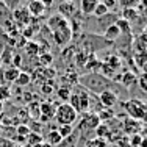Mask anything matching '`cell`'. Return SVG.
Segmentation results:
<instances>
[{"label": "cell", "mask_w": 147, "mask_h": 147, "mask_svg": "<svg viewBox=\"0 0 147 147\" xmlns=\"http://www.w3.org/2000/svg\"><path fill=\"white\" fill-rule=\"evenodd\" d=\"M47 28L52 31V39L58 47H67L69 42L72 41L74 31L71 20L63 17L61 14H53L47 20Z\"/></svg>", "instance_id": "6da1fadb"}, {"label": "cell", "mask_w": 147, "mask_h": 147, "mask_svg": "<svg viewBox=\"0 0 147 147\" xmlns=\"http://www.w3.org/2000/svg\"><path fill=\"white\" fill-rule=\"evenodd\" d=\"M78 85L83 86L88 92H94L99 96L100 92H103L105 89H110V86L113 85V82L108 78H105L103 75H100L99 72H91L88 75H83L78 78Z\"/></svg>", "instance_id": "7a4b0ae2"}, {"label": "cell", "mask_w": 147, "mask_h": 147, "mask_svg": "<svg viewBox=\"0 0 147 147\" xmlns=\"http://www.w3.org/2000/svg\"><path fill=\"white\" fill-rule=\"evenodd\" d=\"M67 103L77 111V114L89 113V110H91V92H88V91L80 85L74 86V89H71V96H69Z\"/></svg>", "instance_id": "3957f363"}, {"label": "cell", "mask_w": 147, "mask_h": 147, "mask_svg": "<svg viewBox=\"0 0 147 147\" xmlns=\"http://www.w3.org/2000/svg\"><path fill=\"white\" fill-rule=\"evenodd\" d=\"M53 119L59 125H72L78 119V114L69 103H59L57 105V111H55Z\"/></svg>", "instance_id": "277c9868"}, {"label": "cell", "mask_w": 147, "mask_h": 147, "mask_svg": "<svg viewBox=\"0 0 147 147\" xmlns=\"http://www.w3.org/2000/svg\"><path fill=\"white\" fill-rule=\"evenodd\" d=\"M124 108L127 111L128 117L141 121L142 116L147 113V100H139V99H131L127 103H124Z\"/></svg>", "instance_id": "5b68a950"}, {"label": "cell", "mask_w": 147, "mask_h": 147, "mask_svg": "<svg viewBox=\"0 0 147 147\" xmlns=\"http://www.w3.org/2000/svg\"><path fill=\"white\" fill-rule=\"evenodd\" d=\"M100 124L99 117L96 113H85L82 114L78 122V127H77V133H85V131H94L96 127Z\"/></svg>", "instance_id": "8992f818"}, {"label": "cell", "mask_w": 147, "mask_h": 147, "mask_svg": "<svg viewBox=\"0 0 147 147\" xmlns=\"http://www.w3.org/2000/svg\"><path fill=\"white\" fill-rule=\"evenodd\" d=\"M11 19H13V22L16 24L17 28L22 30V28H25V27L30 24L31 16H30L28 9H27L25 6H17V8H14L11 11Z\"/></svg>", "instance_id": "52a82bcc"}, {"label": "cell", "mask_w": 147, "mask_h": 147, "mask_svg": "<svg viewBox=\"0 0 147 147\" xmlns=\"http://www.w3.org/2000/svg\"><path fill=\"white\" fill-rule=\"evenodd\" d=\"M55 111H57V105L52 100H42L39 102V122H50L55 117Z\"/></svg>", "instance_id": "ba28073f"}, {"label": "cell", "mask_w": 147, "mask_h": 147, "mask_svg": "<svg viewBox=\"0 0 147 147\" xmlns=\"http://www.w3.org/2000/svg\"><path fill=\"white\" fill-rule=\"evenodd\" d=\"M99 100L102 108H111L113 110V107L117 103V94L113 89H105L103 92L99 94Z\"/></svg>", "instance_id": "9c48e42d"}, {"label": "cell", "mask_w": 147, "mask_h": 147, "mask_svg": "<svg viewBox=\"0 0 147 147\" xmlns=\"http://www.w3.org/2000/svg\"><path fill=\"white\" fill-rule=\"evenodd\" d=\"M25 8L28 9V13H30L31 17H38V19H39V17L45 13V9H47L42 5V2H39V0H31V2H27Z\"/></svg>", "instance_id": "30bf717a"}, {"label": "cell", "mask_w": 147, "mask_h": 147, "mask_svg": "<svg viewBox=\"0 0 147 147\" xmlns=\"http://www.w3.org/2000/svg\"><path fill=\"white\" fill-rule=\"evenodd\" d=\"M100 0H78V9L85 16H92L94 8L97 6Z\"/></svg>", "instance_id": "8fae6325"}, {"label": "cell", "mask_w": 147, "mask_h": 147, "mask_svg": "<svg viewBox=\"0 0 147 147\" xmlns=\"http://www.w3.org/2000/svg\"><path fill=\"white\" fill-rule=\"evenodd\" d=\"M24 52H25V55L28 58H38L41 55V49H39V42H36V41H27L25 45H24Z\"/></svg>", "instance_id": "7c38bea8"}, {"label": "cell", "mask_w": 147, "mask_h": 147, "mask_svg": "<svg viewBox=\"0 0 147 147\" xmlns=\"http://www.w3.org/2000/svg\"><path fill=\"white\" fill-rule=\"evenodd\" d=\"M124 131L127 133V135H138L139 131H141V122L136 121V119H131V117H127L124 121Z\"/></svg>", "instance_id": "4fadbf2b"}, {"label": "cell", "mask_w": 147, "mask_h": 147, "mask_svg": "<svg viewBox=\"0 0 147 147\" xmlns=\"http://www.w3.org/2000/svg\"><path fill=\"white\" fill-rule=\"evenodd\" d=\"M141 17V11L138 8H122V13H121V19L127 20V22H135Z\"/></svg>", "instance_id": "5bb4252c"}, {"label": "cell", "mask_w": 147, "mask_h": 147, "mask_svg": "<svg viewBox=\"0 0 147 147\" xmlns=\"http://www.w3.org/2000/svg\"><path fill=\"white\" fill-rule=\"evenodd\" d=\"M19 72H20V69L14 67V66H9V67H6L5 71H2V69H0V77L3 75V80H5L6 83H13V82H16Z\"/></svg>", "instance_id": "9a60e30c"}, {"label": "cell", "mask_w": 147, "mask_h": 147, "mask_svg": "<svg viewBox=\"0 0 147 147\" xmlns=\"http://www.w3.org/2000/svg\"><path fill=\"white\" fill-rule=\"evenodd\" d=\"M58 14H61L63 17H71L74 14V11H75V5H74L72 2H69V0H66V2H63L61 5L58 6Z\"/></svg>", "instance_id": "2e32d148"}, {"label": "cell", "mask_w": 147, "mask_h": 147, "mask_svg": "<svg viewBox=\"0 0 147 147\" xmlns=\"http://www.w3.org/2000/svg\"><path fill=\"white\" fill-rule=\"evenodd\" d=\"M45 142H49L52 147H57L61 144V141H63V138L59 136V133L57 131V128H52L50 131L47 133V136H45V139H44Z\"/></svg>", "instance_id": "e0dca14e"}, {"label": "cell", "mask_w": 147, "mask_h": 147, "mask_svg": "<svg viewBox=\"0 0 147 147\" xmlns=\"http://www.w3.org/2000/svg\"><path fill=\"white\" fill-rule=\"evenodd\" d=\"M103 36L107 38L110 42H114L116 39H119V36H121V31H119V28L116 27V24H113V25L107 27L103 31Z\"/></svg>", "instance_id": "ac0fdd59"}, {"label": "cell", "mask_w": 147, "mask_h": 147, "mask_svg": "<svg viewBox=\"0 0 147 147\" xmlns=\"http://www.w3.org/2000/svg\"><path fill=\"white\" fill-rule=\"evenodd\" d=\"M8 20H13L11 19V9L0 0V25L3 27Z\"/></svg>", "instance_id": "d6986e66"}, {"label": "cell", "mask_w": 147, "mask_h": 147, "mask_svg": "<svg viewBox=\"0 0 147 147\" xmlns=\"http://www.w3.org/2000/svg\"><path fill=\"white\" fill-rule=\"evenodd\" d=\"M116 27L119 28V31H121V34H125V36H128V38L131 36V24L130 22H127V20L119 17L116 20Z\"/></svg>", "instance_id": "ffe728a7"}, {"label": "cell", "mask_w": 147, "mask_h": 147, "mask_svg": "<svg viewBox=\"0 0 147 147\" xmlns=\"http://www.w3.org/2000/svg\"><path fill=\"white\" fill-rule=\"evenodd\" d=\"M31 80H33V75H31L30 72L20 71L19 75H17V78H16V83L19 86H28L30 83H31Z\"/></svg>", "instance_id": "44dd1931"}, {"label": "cell", "mask_w": 147, "mask_h": 147, "mask_svg": "<svg viewBox=\"0 0 147 147\" xmlns=\"http://www.w3.org/2000/svg\"><path fill=\"white\" fill-rule=\"evenodd\" d=\"M119 82L122 83V86H125V88H130V86L133 85V83L136 82V75L133 72H124V74H121V80Z\"/></svg>", "instance_id": "7402d4cb"}, {"label": "cell", "mask_w": 147, "mask_h": 147, "mask_svg": "<svg viewBox=\"0 0 147 147\" xmlns=\"http://www.w3.org/2000/svg\"><path fill=\"white\" fill-rule=\"evenodd\" d=\"M53 55L50 53V52H44V53H41L39 57H38V63H39L42 67H50L52 64H53Z\"/></svg>", "instance_id": "603a6c76"}, {"label": "cell", "mask_w": 147, "mask_h": 147, "mask_svg": "<svg viewBox=\"0 0 147 147\" xmlns=\"http://www.w3.org/2000/svg\"><path fill=\"white\" fill-rule=\"evenodd\" d=\"M100 64H102V61H99V59L94 57V55H88V59H86L85 67L89 69V71L97 72V71H100Z\"/></svg>", "instance_id": "cb8c5ba5"}, {"label": "cell", "mask_w": 147, "mask_h": 147, "mask_svg": "<svg viewBox=\"0 0 147 147\" xmlns=\"http://www.w3.org/2000/svg\"><path fill=\"white\" fill-rule=\"evenodd\" d=\"M42 141H44L42 135H41V133H34V131H30V135L27 136V139H25V142H27L30 147H34V146L41 144Z\"/></svg>", "instance_id": "d4e9b609"}, {"label": "cell", "mask_w": 147, "mask_h": 147, "mask_svg": "<svg viewBox=\"0 0 147 147\" xmlns=\"http://www.w3.org/2000/svg\"><path fill=\"white\" fill-rule=\"evenodd\" d=\"M85 147H110V144H108L107 139L96 138V136H94V138H91L85 142Z\"/></svg>", "instance_id": "484cf974"}, {"label": "cell", "mask_w": 147, "mask_h": 147, "mask_svg": "<svg viewBox=\"0 0 147 147\" xmlns=\"http://www.w3.org/2000/svg\"><path fill=\"white\" fill-rule=\"evenodd\" d=\"M97 117H99V121H111V119L114 117V111L111 110V108H102V110L97 111Z\"/></svg>", "instance_id": "4316f807"}, {"label": "cell", "mask_w": 147, "mask_h": 147, "mask_svg": "<svg viewBox=\"0 0 147 147\" xmlns=\"http://www.w3.org/2000/svg\"><path fill=\"white\" fill-rule=\"evenodd\" d=\"M136 50H147V33H141L135 41V52Z\"/></svg>", "instance_id": "83f0119b"}, {"label": "cell", "mask_w": 147, "mask_h": 147, "mask_svg": "<svg viewBox=\"0 0 147 147\" xmlns=\"http://www.w3.org/2000/svg\"><path fill=\"white\" fill-rule=\"evenodd\" d=\"M133 61L136 63V66L141 67V66L147 61V50H136L135 57H133Z\"/></svg>", "instance_id": "f1b7e54d"}, {"label": "cell", "mask_w": 147, "mask_h": 147, "mask_svg": "<svg viewBox=\"0 0 147 147\" xmlns=\"http://www.w3.org/2000/svg\"><path fill=\"white\" fill-rule=\"evenodd\" d=\"M57 96H58V99L61 100V103H67L69 96H71V88H66V86H61L59 89H57Z\"/></svg>", "instance_id": "f546056e"}, {"label": "cell", "mask_w": 147, "mask_h": 147, "mask_svg": "<svg viewBox=\"0 0 147 147\" xmlns=\"http://www.w3.org/2000/svg\"><path fill=\"white\" fill-rule=\"evenodd\" d=\"M57 131L59 133V136H61L63 139H66L74 133V125H59L57 128Z\"/></svg>", "instance_id": "4dcf8cb0"}, {"label": "cell", "mask_w": 147, "mask_h": 147, "mask_svg": "<svg viewBox=\"0 0 147 147\" xmlns=\"http://www.w3.org/2000/svg\"><path fill=\"white\" fill-rule=\"evenodd\" d=\"M108 13H110V11H108V8H107V6H105L102 2H99V3H97V6L94 8V13H92V16H96L97 19H100V17L107 16Z\"/></svg>", "instance_id": "1f68e13d"}, {"label": "cell", "mask_w": 147, "mask_h": 147, "mask_svg": "<svg viewBox=\"0 0 147 147\" xmlns=\"http://www.w3.org/2000/svg\"><path fill=\"white\" fill-rule=\"evenodd\" d=\"M9 97H11V89H9V86L6 85H0V102H6V100H9Z\"/></svg>", "instance_id": "d6a6232c"}, {"label": "cell", "mask_w": 147, "mask_h": 147, "mask_svg": "<svg viewBox=\"0 0 147 147\" xmlns=\"http://www.w3.org/2000/svg\"><path fill=\"white\" fill-rule=\"evenodd\" d=\"M139 2L141 0H117V5L122 8H136L139 6Z\"/></svg>", "instance_id": "836d02e7"}, {"label": "cell", "mask_w": 147, "mask_h": 147, "mask_svg": "<svg viewBox=\"0 0 147 147\" xmlns=\"http://www.w3.org/2000/svg\"><path fill=\"white\" fill-rule=\"evenodd\" d=\"M16 135L17 136H22V138H27L30 135V127L25 124H20V125H16Z\"/></svg>", "instance_id": "e575fe53"}, {"label": "cell", "mask_w": 147, "mask_h": 147, "mask_svg": "<svg viewBox=\"0 0 147 147\" xmlns=\"http://www.w3.org/2000/svg\"><path fill=\"white\" fill-rule=\"evenodd\" d=\"M138 85H139V89L142 92H147V74L142 72L141 75L138 77Z\"/></svg>", "instance_id": "d590c367"}, {"label": "cell", "mask_w": 147, "mask_h": 147, "mask_svg": "<svg viewBox=\"0 0 147 147\" xmlns=\"http://www.w3.org/2000/svg\"><path fill=\"white\" fill-rule=\"evenodd\" d=\"M41 92L45 94V96H50L53 92V83H44V85H41Z\"/></svg>", "instance_id": "8d00e7d4"}, {"label": "cell", "mask_w": 147, "mask_h": 147, "mask_svg": "<svg viewBox=\"0 0 147 147\" xmlns=\"http://www.w3.org/2000/svg\"><path fill=\"white\" fill-rule=\"evenodd\" d=\"M100 2H102L103 5L107 6L110 13L113 11V9H116V8H117V2H116V0H100Z\"/></svg>", "instance_id": "74e56055"}, {"label": "cell", "mask_w": 147, "mask_h": 147, "mask_svg": "<svg viewBox=\"0 0 147 147\" xmlns=\"http://www.w3.org/2000/svg\"><path fill=\"white\" fill-rule=\"evenodd\" d=\"M77 66H85L86 64V53L85 52H78V53H77Z\"/></svg>", "instance_id": "f35d334b"}, {"label": "cell", "mask_w": 147, "mask_h": 147, "mask_svg": "<svg viewBox=\"0 0 147 147\" xmlns=\"http://www.w3.org/2000/svg\"><path fill=\"white\" fill-rule=\"evenodd\" d=\"M20 63H22V57H20V55H14V58H13V66L19 69L20 67Z\"/></svg>", "instance_id": "ab89813d"}, {"label": "cell", "mask_w": 147, "mask_h": 147, "mask_svg": "<svg viewBox=\"0 0 147 147\" xmlns=\"http://www.w3.org/2000/svg\"><path fill=\"white\" fill-rule=\"evenodd\" d=\"M39 2H42V5L45 8H49V6H52V3H53V0H39Z\"/></svg>", "instance_id": "60d3db41"}, {"label": "cell", "mask_w": 147, "mask_h": 147, "mask_svg": "<svg viewBox=\"0 0 147 147\" xmlns=\"http://www.w3.org/2000/svg\"><path fill=\"white\" fill-rule=\"evenodd\" d=\"M141 67H142V72H144V74H147V61H146L144 64L141 66Z\"/></svg>", "instance_id": "b9f144b4"}, {"label": "cell", "mask_w": 147, "mask_h": 147, "mask_svg": "<svg viewBox=\"0 0 147 147\" xmlns=\"http://www.w3.org/2000/svg\"><path fill=\"white\" fill-rule=\"evenodd\" d=\"M2 113H3V103L0 102V114H2Z\"/></svg>", "instance_id": "7bdbcfd3"}, {"label": "cell", "mask_w": 147, "mask_h": 147, "mask_svg": "<svg viewBox=\"0 0 147 147\" xmlns=\"http://www.w3.org/2000/svg\"><path fill=\"white\" fill-rule=\"evenodd\" d=\"M9 147H20V146H17V144H14V142H13V144L9 146Z\"/></svg>", "instance_id": "ee69618b"}, {"label": "cell", "mask_w": 147, "mask_h": 147, "mask_svg": "<svg viewBox=\"0 0 147 147\" xmlns=\"http://www.w3.org/2000/svg\"><path fill=\"white\" fill-rule=\"evenodd\" d=\"M69 2H72V3H74V2H75V0H69ZM77 2H78V0H77Z\"/></svg>", "instance_id": "f6af8a7d"}, {"label": "cell", "mask_w": 147, "mask_h": 147, "mask_svg": "<svg viewBox=\"0 0 147 147\" xmlns=\"http://www.w3.org/2000/svg\"><path fill=\"white\" fill-rule=\"evenodd\" d=\"M0 133H2V124H0Z\"/></svg>", "instance_id": "bcb514c9"}, {"label": "cell", "mask_w": 147, "mask_h": 147, "mask_svg": "<svg viewBox=\"0 0 147 147\" xmlns=\"http://www.w3.org/2000/svg\"><path fill=\"white\" fill-rule=\"evenodd\" d=\"M110 147H111V146H110Z\"/></svg>", "instance_id": "7dc6e473"}]
</instances>
